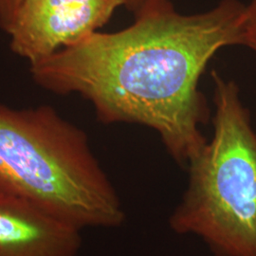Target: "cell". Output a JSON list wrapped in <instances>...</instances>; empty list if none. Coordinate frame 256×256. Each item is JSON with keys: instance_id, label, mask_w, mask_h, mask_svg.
Instances as JSON below:
<instances>
[{"instance_id": "1", "label": "cell", "mask_w": 256, "mask_h": 256, "mask_svg": "<svg viewBox=\"0 0 256 256\" xmlns=\"http://www.w3.org/2000/svg\"><path fill=\"white\" fill-rule=\"evenodd\" d=\"M245 4L221 0L183 14L170 0L140 10L119 32H94L30 64L34 81L59 95L90 102L104 124H138L155 130L166 151L187 166L207 142L209 118L202 75L222 48L243 46Z\"/></svg>"}, {"instance_id": "2", "label": "cell", "mask_w": 256, "mask_h": 256, "mask_svg": "<svg viewBox=\"0 0 256 256\" xmlns=\"http://www.w3.org/2000/svg\"><path fill=\"white\" fill-rule=\"evenodd\" d=\"M0 192L76 229H114L126 220L119 194L86 134L52 106L0 104Z\"/></svg>"}, {"instance_id": "3", "label": "cell", "mask_w": 256, "mask_h": 256, "mask_svg": "<svg viewBox=\"0 0 256 256\" xmlns=\"http://www.w3.org/2000/svg\"><path fill=\"white\" fill-rule=\"evenodd\" d=\"M214 132L188 162V182L169 216L178 236L212 256H256V132L238 84L212 72Z\"/></svg>"}, {"instance_id": "4", "label": "cell", "mask_w": 256, "mask_h": 256, "mask_svg": "<svg viewBox=\"0 0 256 256\" xmlns=\"http://www.w3.org/2000/svg\"><path fill=\"white\" fill-rule=\"evenodd\" d=\"M124 0H22L7 34L30 64L76 45L106 25Z\"/></svg>"}, {"instance_id": "5", "label": "cell", "mask_w": 256, "mask_h": 256, "mask_svg": "<svg viewBox=\"0 0 256 256\" xmlns=\"http://www.w3.org/2000/svg\"><path fill=\"white\" fill-rule=\"evenodd\" d=\"M81 232L30 202L0 192V256H77Z\"/></svg>"}, {"instance_id": "6", "label": "cell", "mask_w": 256, "mask_h": 256, "mask_svg": "<svg viewBox=\"0 0 256 256\" xmlns=\"http://www.w3.org/2000/svg\"><path fill=\"white\" fill-rule=\"evenodd\" d=\"M22 0H0V28L6 34ZM160 0H124V6L135 16L140 10Z\"/></svg>"}, {"instance_id": "7", "label": "cell", "mask_w": 256, "mask_h": 256, "mask_svg": "<svg viewBox=\"0 0 256 256\" xmlns=\"http://www.w3.org/2000/svg\"><path fill=\"white\" fill-rule=\"evenodd\" d=\"M244 42L256 58V0H250L245 4L244 10Z\"/></svg>"}]
</instances>
